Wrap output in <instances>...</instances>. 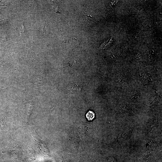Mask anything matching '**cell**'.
Returning a JSON list of instances; mask_svg holds the SVG:
<instances>
[{
    "label": "cell",
    "instance_id": "obj_2",
    "mask_svg": "<svg viewBox=\"0 0 162 162\" xmlns=\"http://www.w3.org/2000/svg\"><path fill=\"white\" fill-rule=\"evenodd\" d=\"M94 112L91 111H89L86 115V117L88 120H92L94 118Z\"/></svg>",
    "mask_w": 162,
    "mask_h": 162
},
{
    "label": "cell",
    "instance_id": "obj_1",
    "mask_svg": "<svg viewBox=\"0 0 162 162\" xmlns=\"http://www.w3.org/2000/svg\"><path fill=\"white\" fill-rule=\"evenodd\" d=\"M34 140L37 148L43 154H47L49 153L48 148L45 142L39 138V136L36 132V134L33 136Z\"/></svg>",
    "mask_w": 162,
    "mask_h": 162
},
{
    "label": "cell",
    "instance_id": "obj_4",
    "mask_svg": "<svg viewBox=\"0 0 162 162\" xmlns=\"http://www.w3.org/2000/svg\"><path fill=\"white\" fill-rule=\"evenodd\" d=\"M5 89H5L0 90V93L2 92H3L5 90Z\"/></svg>",
    "mask_w": 162,
    "mask_h": 162
},
{
    "label": "cell",
    "instance_id": "obj_3",
    "mask_svg": "<svg viewBox=\"0 0 162 162\" xmlns=\"http://www.w3.org/2000/svg\"><path fill=\"white\" fill-rule=\"evenodd\" d=\"M45 29H46V25H44L43 26V28H42V32L44 33H45Z\"/></svg>",
    "mask_w": 162,
    "mask_h": 162
}]
</instances>
